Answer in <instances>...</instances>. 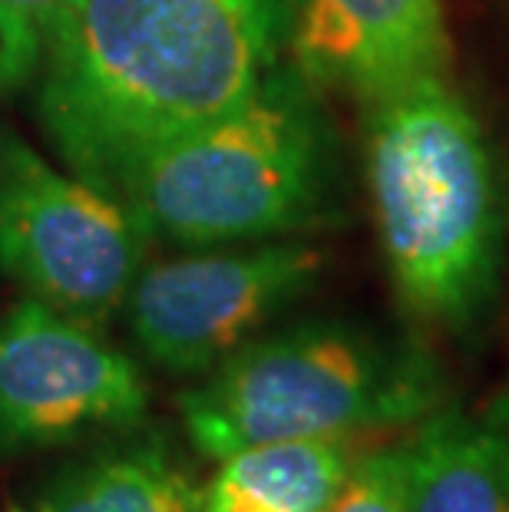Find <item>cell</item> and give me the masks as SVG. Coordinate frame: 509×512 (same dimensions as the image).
Returning a JSON list of instances; mask_svg holds the SVG:
<instances>
[{
	"label": "cell",
	"mask_w": 509,
	"mask_h": 512,
	"mask_svg": "<svg viewBox=\"0 0 509 512\" xmlns=\"http://www.w3.org/2000/svg\"><path fill=\"white\" fill-rule=\"evenodd\" d=\"M407 450V512H509V400L433 413Z\"/></svg>",
	"instance_id": "9c48e42d"
},
{
	"label": "cell",
	"mask_w": 509,
	"mask_h": 512,
	"mask_svg": "<svg viewBox=\"0 0 509 512\" xmlns=\"http://www.w3.org/2000/svg\"><path fill=\"white\" fill-rule=\"evenodd\" d=\"M321 252L262 245L143 265L123 311L143 354L172 374H209L318 278Z\"/></svg>",
	"instance_id": "8992f818"
},
{
	"label": "cell",
	"mask_w": 509,
	"mask_h": 512,
	"mask_svg": "<svg viewBox=\"0 0 509 512\" xmlns=\"http://www.w3.org/2000/svg\"><path fill=\"white\" fill-rule=\"evenodd\" d=\"M149 232L116 195L0 133V271L30 298L100 331L143 271Z\"/></svg>",
	"instance_id": "5b68a950"
},
{
	"label": "cell",
	"mask_w": 509,
	"mask_h": 512,
	"mask_svg": "<svg viewBox=\"0 0 509 512\" xmlns=\"http://www.w3.org/2000/svg\"><path fill=\"white\" fill-rule=\"evenodd\" d=\"M348 437L255 443L225 456L199 512H324L351 470Z\"/></svg>",
	"instance_id": "30bf717a"
},
{
	"label": "cell",
	"mask_w": 509,
	"mask_h": 512,
	"mask_svg": "<svg viewBox=\"0 0 509 512\" xmlns=\"http://www.w3.org/2000/svg\"><path fill=\"white\" fill-rule=\"evenodd\" d=\"M43 34L27 17L0 7V100L40 70Z\"/></svg>",
	"instance_id": "4fadbf2b"
},
{
	"label": "cell",
	"mask_w": 509,
	"mask_h": 512,
	"mask_svg": "<svg viewBox=\"0 0 509 512\" xmlns=\"http://www.w3.org/2000/svg\"><path fill=\"white\" fill-rule=\"evenodd\" d=\"M440 377L417 347L348 324H301L238 347L179 397L189 440L209 460L245 446L351 437L437 407Z\"/></svg>",
	"instance_id": "3957f363"
},
{
	"label": "cell",
	"mask_w": 509,
	"mask_h": 512,
	"mask_svg": "<svg viewBox=\"0 0 509 512\" xmlns=\"http://www.w3.org/2000/svg\"><path fill=\"white\" fill-rule=\"evenodd\" d=\"M10 512H24V509H10Z\"/></svg>",
	"instance_id": "9a60e30c"
},
{
	"label": "cell",
	"mask_w": 509,
	"mask_h": 512,
	"mask_svg": "<svg viewBox=\"0 0 509 512\" xmlns=\"http://www.w3.org/2000/svg\"><path fill=\"white\" fill-rule=\"evenodd\" d=\"M143 413V374L96 328L37 298L0 318V456L133 427Z\"/></svg>",
	"instance_id": "52a82bcc"
},
{
	"label": "cell",
	"mask_w": 509,
	"mask_h": 512,
	"mask_svg": "<svg viewBox=\"0 0 509 512\" xmlns=\"http://www.w3.org/2000/svg\"><path fill=\"white\" fill-rule=\"evenodd\" d=\"M410 506V450L407 440L374 450L351 463L341 489L324 512H407Z\"/></svg>",
	"instance_id": "7c38bea8"
},
{
	"label": "cell",
	"mask_w": 509,
	"mask_h": 512,
	"mask_svg": "<svg viewBox=\"0 0 509 512\" xmlns=\"http://www.w3.org/2000/svg\"><path fill=\"white\" fill-rule=\"evenodd\" d=\"M281 30L285 0H70L43 34L40 123L73 176L116 195L258 90Z\"/></svg>",
	"instance_id": "6da1fadb"
},
{
	"label": "cell",
	"mask_w": 509,
	"mask_h": 512,
	"mask_svg": "<svg viewBox=\"0 0 509 512\" xmlns=\"http://www.w3.org/2000/svg\"><path fill=\"white\" fill-rule=\"evenodd\" d=\"M367 182L404 304L433 324H473L496 288L500 202L480 123L443 76L374 103Z\"/></svg>",
	"instance_id": "7a4b0ae2"
},
{
	"label": "cell",
	"mask_w": 509,
	"mask_h": 512,
	"mask_svg": "<svg viewBox=\"0 0 509 512\" xmlns=\"http://www.w3.org/2000/svg\"><path fill=\"white\" fill-rule=\"evenodd\" d=\"M318 189L321 146L305 96L265 80L232 113L149 152L116 199L149 238L212 248L298 228Z\"/></svg>",
	"instance_id": "277c9868"
},
{
	"label": "cell",
	"mask_w": 509,
	"mask_h": 512,
	"mask_svg": "<svg viewBox=\"0 0 509 512\" xmlns=\"http://www.w3.org/2000/svg\"><path fill=\"white\" fill-rule=\"evenodd\" d=\"M440 0H305L295 57L314 83L377 103L447 67Z\"/></svg>",
	"instance_id": "ba28073f"
},
{
	"label": "cell",
	"mask_w": 509,
	"mask_h": 512,
	"mask_svg": "<svg viewBox=\"0 0 509 512\" xmlns=\"http://www.w3.org/2000/svg\"><path fill=\"white\" fill-rule=\"evenodd\" d=\"M40 512H199V489L159 440L93 453L43 489Z\"/></svg>",
	"instance_id": "8fae6325"
},
{
	"label": "cell",
	"mask_w": 509,
	"mask_h": 512,
	"mask_svg": "<svg viewBox=\"0 0 509 512\" xmlns=\"http://www.w3.org/2000/svg\"><path fill=\"white\" fill-rule=\"evenodd\" d=\"M70 0H0V7L14 10V14L27 17L30 24H34L40 34H47V27L63 14V7H67Z\"/></svg>",
	"instance_id": "5bb4252c"
}]
</instances>
